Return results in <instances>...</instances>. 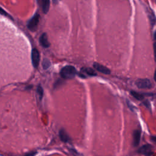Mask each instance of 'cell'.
Listing matches in <instances>:
<instances>
[{
	"label": "cell",
	"instance_id": "cell-1",
	"mask_svg": "<svg viewBox=\"0 0 156 156\" xmlns=\"http://www.w3.org/2000/svg\"><path fill=\"white\" fill-rule=\"evenodd\" d=\"M77 71L74 67L71 65H67L62 68L60 71V74L64 79H72L76 74Z\"/></svg>",
	"mask_w": 156,
	"mask_h": 156
},
{
	"label": "cell",
	"instance_id": "cell-11",
	"mask_svg": "<svg viewBox=\"0 0 156 156\" xmlns=\"http://www.w3.org/2000/svg\"><path fill=\"white\" fill-rule=\"evenodd\" d=\"M59 137L61 140L65 143L68 142L70 141V138L66 131L64 129H61L59 132Z\"/></svg>",
	"mask_w": 156,
	"mask_h": 156
},
{
	"label": "cell",
	"instance_id": "cell-9",
	"mask_svg": "<svg viewBox=\"0 0 156 156\" xmlns=\"http://www.w3.org/2000/svg\"><path fill=\"white\" fill-rule=\"evenodd\" d=\"M139 152L145 155H150L152 152V147L151 145H147L142 146L139 149Z\"/></svg>",
	"mask_w": 156,
	"mask_h": 156
},
{
	"label": "cell",
	"instance_id": "cell-5",
	"mask_svg": "<svg viewBox=\"0 0 156 156\" xmlns=\"http://www.w3.org/2000/svg\"><path fill=\"white\" fill-rule=\"evenodd\" d=\"M136 86L139 89H150L152 87L151 83L149 80H139L136 83Z\"/></svg>",
	"mask_w": 156,
	"mask_h": 156
},
{
	"label": "cell",
	"instance_id": "cell-13",
	"mask_svg": "<svg viewBox=\"0 0 156 156\" xmlns=\"http://www.w3.org/2000/svg\"><path fill=\"white\" fill-rule=\"evenodd\" d=\"M131 94L135 98H136L138 100H142L143 99V96L142 95V94H140L137 92H134V91H132L131 92Z\"/></svg>",
	"mask_w": 156,
	"mask_h": 156
},
{
	"label": "cell",
	"instance_id": "cell-7",
	"mask_svg": "<svg viewBox=\"0 0 156 156\" xmlns=\"http://www.w3.org/2000/svg\"><path fill=\"white\" fill-rule=\"evenodd\" d=\"M141 133L139 130H136L133 133V145L134 146H137L140 141Z\"/></svg>",
	"mask_w": 156,
	"mask_h": 156
},
{
	"label": "cell",
	"instance_id": "cell-19",
	"mask_svg": "<svg viewBox=\"0 0 156 156\" xmlns=\"http://www.w3.org/2000/svg\"><path fill=\"white\" fill-rule=\"evenodd\" d=\"M155 142H156V140H155Z\"/></svg>",
	"mask_w": 156,
	"mask_h": 156
},
{
	"label": "cell",
	"instance_id": "cell-14",
	"mask_svg": "<svg viewBox=\"0 0 156 156\" xmlns=\"http://www.w3.org/2000/svg\"><path fill=\"white\" fill-rule=\"evenodd\" d=\"M37 92L39 95L40 99H42L43 98V89L40 85L38 86L37 89Z\"/></svg>",
	"mask_w": 156,
	"mask_h": 156
},
{
	"label": "cell",
	"instance_id": "cell-12",
	"mask_svg": "<svg viewBox=\"0 0 156 156\" xmlns=\"http://www.w3.org/2000/svg\"><path fill=\"white\" fill-rule=\"evenodd\" d=\"M42 66H43V68H44L45 70H46V69L49 68V67L51 66L50 61H49L48 59H45L43 61Z\"/></svg>",
	"mask_w": 156,
	"mask_h": 156
},
{
	"label": "cell",
	"instance_id": "cell-16",
	"mask_svg": "<svg viewBox=\"0 0 156 156\" xmlns=\"http://www.w3.org/2000/svg\"><path fill=\"white\" fill-rule=\"evenodd\" d=\"M60 1H61V0H53V2L55 4H58Z\"/></svg>",
	"mask_w": 156,
	"mask_h": 156
},
{
	"label": "cell",
	"instance_id": "cell-6",
	"mask_svg": "<svg viewBox=\"0 0 156 156\" xmlns=\"http://www.w3.org/2000/svg\"><path fill=\"white\" fill-rule=\"evenodd\" d=\"M93 67L99 72L105 74H109L111 73V70L106 67L105 66H104L102 65H101L98 63H95L93 64Z\"/></svg>",
	"mask_w": 156,
	"mask_h": 156
},
{
	"label": "cell",
	"instance_id": "cell-4",
	"mask_svg": "<svg viewBox=\"0 0 156 156\" xmlns=\"http://www.w3.org/2000/svg\"><path fill=\"white\" fill-rule=\"evenodd\" d=\"M96 74L95 71L91 68H83L80 73V76L85 78L87 76H95Z\"/></svg>",
	"mask_w": 156,
	"mask_h": 156
},
{
	"label": "cell",
	"instance_id": "cell-8",
	"mask_svg": "<svg viewBox=\"0 0 156 156\" xmlns=\"http://www.w3.org/2000/svg\"><path fill=\"white\" fill-rule=\"evenodd\" d=\"M39 42L41 45L45 48H47L49 46V42H48V37L46 33H43L41 35L39 39Z\"/></svg>",
	"mask_w": 156,
	"mask_h": 156
},
{
	"label": "cell",
	"instance_id": "cell-3",
	"mask_svg": "<svg viewBox=\"0 0 156 156\" xmlns=\"http://www.w3.org/2000/svg\"><path fill=\"white\" fill-rule=\"evenodd\" d=\"M40 53L39 51L34 48L32 50L31 53V60H32V63L33 65V67L34 68H37L40 62Z\"/></svg>",
	"mask_w": 156,
	"mask_h": 156
},
{
	"label": "cell",
	"instance_id": "cell-17",
	"mask_svg": "<svg viewBox=\"0 0 156 156\" xmlns=\"http://www.w3.org/2000/svg\"><path fill=\"white\" fill-rule=\"evenodd\" d=\"M154 39H155V40H156V31H155V33H154Z\"/></svg>",
	"mask_w": 156,
	"mask_h": 156
},
{
	"label": "cell",
	"instance_id": "cell-2",
	"mask_svg": "<svg viewBox=\"0 0 156 156\" xmlns=\"http://www.w3.org/2000/svg\"><path fill=\"white\" fill-rule=\"evenodd\" d=\"M40 20V15L38 14H36L28 21L27 27L28 28L32 31H34L37 28L38 24Z\"/></svg>",
	"mask_w": 156,
	"mask_h": 156
},
{
	"label": "cell",
	"instance_id": "cell-18",
	"mask_svg": "<svg viewBox=\"0 0 156 156\" xmlns=\"http://www.w3.org/2000/svg\"><path fill=\"white\" fill-rule=\"evenodd\" d=\"M154 80H155V82H156V70H155V74H154Z\"/></svg>",
	"mask_w": 156,
	"mask_h": 156
},
{
	"label": "cell",
	"instance_id": "cell-10",
	"mask_svg": "<svg viewBox=\"0 0 156 156\" xmlns=\"http://www.w3.org/2000/svg\"><path fill=\"white\" fill-rule=\"evenodd\" d=\"M50 6V0H42V8L44 14H47Z\"/></svg>",
	"mask_w": 156,
	"mask_h": 156
},
{
	"label": "cell",
	"instance_id": "cell-15",
	"mask_svg": "<svg viewBox=\"0 0 156 156\" xmlns=\"http://www.w3.org/2000/svg\"><path fill=\"white\" fill-rule=\"evenodd\" d=\"M154 58H155V61L156 62V43L154 44Z\"/></svg>",
	"mask_w": 156,
	"mask_h": 156
}]
</instances>
